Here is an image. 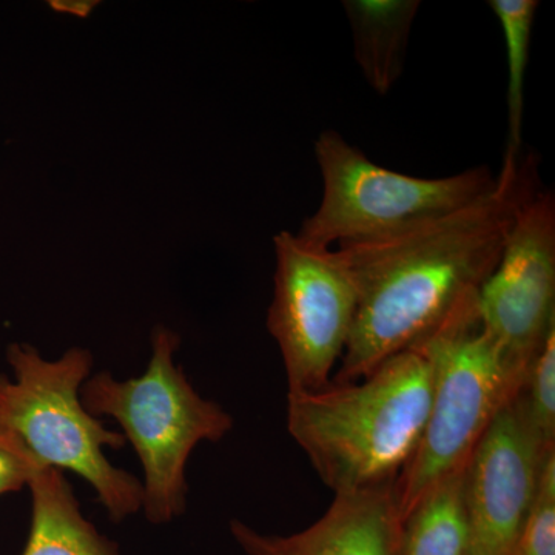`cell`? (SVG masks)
Listing matches in <instances>:
<instances>
[{
    "instance_id": "1",
    "label": "cell",
    "mask_w": 555,
    "mask_h": 555,
    "mask_svg": "<svg viewBox=\"0 0 555 555\" xmlns=\"http://www.w3.org/2000/svg\"><path fill=\"white\" fill-rule=\"evenodd\" d=\"M539 190L534 156H505L494 188L473 203L338 246L358 301L334 383L367 377L477 292L495 269L518 211Z\"/></svg>"
},
{
    "instance_id": "2",
    "label": "cell",
    "mask_w": 555,
    "mask_h": 555,
    "mask_svg": "<svg viewBox=\"0 0 555 555\" xmlns=\"http://www.w3.org/2000/svg\"><path fill=\"white\" fill-rule=\"evenodd\" d=\"M430 389L429 361L403 350L358 382L287 392V430L335 495L396 483L422 440Z\"/></svg>"
},
{
    "instance_id": "3",
    "label": "cell",
    "mask_w": 555,
    "mask_h": 555,
    "mask_svg": "<svg viewBox=\"0 0 555 555\" xmlns=\"http://www.w3.org/2000/svg\"><path fill=\"white\" fill-rule=\"evenodd\" d=\"M181 345L177 332L153 328L152 357L141 377L119 382L98 372L83 383L80 400L91 415L112 416L137 452L144 469V509L150 524H170L188 507L185 466L203 441L218 443L233 418L215 401L196 392L175 363Z\"/></svg>"
},
{
    "instance_id": "4",
    "label": "cell",
    "mask_w": 555,
    "mask_h": 555,
    "mask_svg": "<svg viewBox=\"0 0 555 555\" xmlns=\"http://www.w3.org/2000/svg\"><path fill=\"white\" fill-rule=\"evenodd\" d=\"M7 360L13 379L0 375V433L16 438L40 465L83 478L109 520L120 524L138 514L144 503L142 481L113 466L104 451L122 449L126 438L107 429L80 400L93 369L90 350L73 347L49 361L35 347L13 343Z\"/></svg>"
},
{
    "instance_id": "5",
    "label": "cell",
    "mask_w": 555,
    "mask_h": 555,
    "mask_svg": "<svg viewBox=\"0 0 555 555\" xmlns=\"http://www.w3.org/2000/svg\"><path fill=\"white\" fill-rule=\"evenodd\" d=\"M477 292L411 347L429 361L433 389L418 449L393 483L400 521L441 478L466 466L500 409L518 392L481 326Z\"/></svg>"
},
{
    "instance_id": "6",
    "label": "cell",
    "mask_w": 555,
    "mask_h": 555,
    "mask_svg": "<svg viewBox=\"0 0 555 555\" xmlns=\"http://www.w3.org/2000/svg\"><path fill=\"white\" fill-rule=\"evenodd\" d=\"M313 147L323 198L297 235L318 247L390 235L466 206L495 185L486 166L447 178H416L385 169L335 130H324Z\"/></svg>"
},
{
    "instance_id": "7",
    "label": "cell",
    "mask_w": 555,
    "mask_h": 555,
    "mask_svg": "<svg viewBox=\"0 0 555 555\" xmlns=\"http://www.w3.org/2000/svg\"><path fill=\"white\" fill-rule=\"evenodd\" d=\"M273 299L268 328L286 369L288 392L331 385L357 313V291L337 250L318 247L297 233H278Z\"/></svg>"
},
{
    "instance_id": "8",
    "label": "cell",
    "mask_w": 555,
    "mask_h": 555,
    "mask_svg": "<svg viewBox=\"0 0 555 555\" xmlns=\"http://www.w3.org/2000/svg\"><path fill=\"white\" fill-rule=\"evenodd\" d=\"M481 326L520 390L555 326V198L539 190L518 211L491 275L477 292Z\"/></svg>"
},
{
    "instance_id": "9",
    "label": "cell",
    "mask_w": 555,
    "mask_h": 555,
    "mask_svg": "<svg viewBox=\"0 0 555 555\" xmlns=\"http://www.w3.org/2000/svg\"><path fill=\"white\" fill-rule=\"evenodd\" d=\"M553 449L540 447L516 397L500 409L466 463L467 555L511 554Z\"/></svg>"
},
{
    "instance_id": "10",
    "label": "cell",
    "mask_w": 555,
    "mask_h": 555,
    "mask_svg": "<svg viewBox=\"0 0 555 555\" xmlns=\"http://www.w3.org/2000/svg\"><path fill=\"white\" fill-rule=\"evenodd\" d=\"M400 526L390 483L335 495L323 517L295 534H262L241 520L230 521V532L244 555H396Z\"/></svg>"
},
{
    "instance_id": "11",
    "label": "cell",
    "mask_w": 555,
    "mask_h": 555,
    "mask_svg": "<svg viewBox=\"0 0 555 555\" xmlns=\"http://www.w3.org/2000/svg\"><path fill=\"white\" fill-rule=\"evenodd\" d=\"M30 535L22 555H119L80 511L79 500L62 470L42 466L31 477Z\"/></svg>"
},
{
    "instance_id": "12",
    "label": "cell",
    "mask_w": 555,
    "mask_h": 555,
    "mask_svg": "<svg viewBox=\"0 0 555 555\" xmlns=\"http://www.w3.org/2000/svg\"><path fill=\"white\" fill-rule=\"evenodd\" d=\"M418 0H345L353 40V56L377 94L389 93L406 61Z\"/></svg>"
},
{
    "instance_id": "13",
    "label": "cell",
    "mask_w": 555,
    "mask_h": 555,
    "mask_svg": "<svg viewBox=\"0 0 555 555\" xmlns=\"http://www.w3.org/2000/svg\"><path fill=\"white\" fill-rule=\"evenodd\" d=\"M465 469L441 478L412 507L401 521L396 555H467Z\"/></svg>"
},
{
    "instance_id": "14",
    "label": "cell",
    "mask_w": 555,
    "mask_h": 555,
    "mask_svg": "<svg viewBox=\"0 0 555 555\" xmlns=\"http://www.w3.org/2000/svg\"><path fill=\"white\" fill-rule=\"evenodd\" d=\"M502 27L507 61V145L505 156H520L525 113V80L528 69L532 25L539 2L535 0H491Z\"/></svg>"
},
{
    "instance_id": "15",
    "label": "cell",
    "mask_w": 555,
    "mask_h": 555,
    "mask_svg": "<svg viewBox=\"0 0 555 555\" xmlns=\"http://www.w3.org/2000/svg\"><path fill=\"white\" fill-rule=\"evenodd\" d=\"M516 401L540 447L555 448V326L526 372Z\"/></svg>"
},
{
    "instance_id": "16",
    "label": "cell",
    "mask_w": 555,
    "mask_h": 555,
    "mask_svg": "<svg viewBox=\"0 0 555 555\" xmlns=\"http://www.w3.org/2000/svg\"><path fill=\"white\" fill-rule=\"evenodd\" d=\"M509 555H555V449L543 459L534 500Z\"/></svg>"
},
{
    "instance_id": "17",
    "label": "cell",
    "mask_w": 555,
    "mask_h": 555,
    "mask_svg": "<svg viewBox=\"0 0 555 555\" xmlns=\"http://www.w3.org/2000/svg\"><path fill=\"white\" fill-rule=\"evenodd\" d=\"M42 467L16 438L0 433V495L21 491Z\"/></svg>"
},
{
    "instance_id": "18",
    "label": "cell",
    "mask_w": 555,
    "mask_h": 555,
    "mask_svg": "<svg viewBox=\"0 0 555 555\" xmlns=\"http://www.w3.org/2000/svg\"><path fill=\"white\" fill-rule=\"evenodd\" d=\"M98 5L100 2H93V0H53L50 2L51 10L82 17V20L89 17Z\"/></svg>"
}]
</instances>
